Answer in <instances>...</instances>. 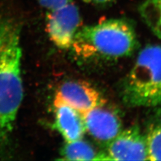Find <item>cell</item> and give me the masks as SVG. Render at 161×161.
<instances>
[{
    "label": "cell",
    "instance_id": "obj_1",
    "mask_svg": "<svg viewBox=\"0 0 161 161\" xmlns=\"http://www.w3.org/2000/svg\"><path fill=\"white\" fill-rule=\"evenodd\" d=\"M24 21L0 12V158L8 156L24 97L22 36Z\"/></svg>",
    "mask_w": 161,
    "mask_h": 161
},
{
    "label": "cell",
    "instance_id": "obj_2",
    "mask_svg": "<svg viewBox=\"0 0 161 161\" xmlns=\"http://www.w3.org/2000/svg\"><path fill=\"white\" fill-rule=\"evenodd\" d=\"M136 45L132 24L124 19H110L79 28L70 48L84 58H119L130 55Z\"/></svg>",
    "mask_w": 161,
    "mask_h": 161
},
{
    "label": "cell",
    "instance_id": "obj_3",
    "mask_svg": "<svg viewBox=\"0 0 161 161\" xmlns=\"http://www.w3.org/2000/svg\"><path fill=\"white\" fill-rule=\"evenodd\" d=\"M122 97L131 107L161 105V46L148 45L124 80Z\"/></svg>",
    "mask_w": 161,
    "mask_h": 161
},
{
    "label": "cell",
    "instance_id": "obj_4",
    "mask_svg": "<svg viewBox=\"0 0 161 161\" xmlns=\"http://www.w3.org/2000/svg\"><path fill=\"white\" fill-rule=\"evenodd\" d=\"M80 24L81 18L79 10L73 2L53 11H49L47 15L48 36L57 47L61 49L71 47Z\"/></svg>",
    "mask_w": 161,
    "mask_h": 161
},
{
    "label": "cell",
    "instance_id": "obj_5",
    "mask_svg": "<svg viewBox=\"0 0 161 161\" xmlns=\"http://www.w3.org/2000/svg\"><path fill=\"white\" fill-rule=\"evenodd\" d=\"M109 160H148L145 135L137 125L122 130L108 144Z\"/></svg>",
    "mask_w": 161,
    "mask_h": 161
},
{
    "label": "cell",
    "instance_id": "obj_6",
    "mask_svg": "<svg viewBox=\"0 0 161 161\" xmlns=\"http://www.w3.org/2000/svg\"><path fill=\"white\" fill-rule=\"evenodd\" d=\"M55 97L80 114L106 103L99 91L82 80H70L63 83L59 86Z\"/></svg>",
    "mask_w": 161,
    "mask_h": 161
},
{
    "label": "cell",
    "instance_id": "obj_7",
    "mask_svg": "<svg viewBox=\"0 0 161 161\" xmlns=\"http://www.w3.org/2000/svg\"><path fill=\"white\" fill-rule=\"evenodd\" d=\"M81 114L85 131L99 142L108 144L122 131V121L116 113L103 107Z\"/></svg>",
    "mask_w": 161,
    "mask_h": 161
},
{
    "label": "cell",
    "instance_id": "obj_8",
    "mask_svg": "<svg viewBox=\"0 0 161 161\" xmlns=\"http://www.w3.org/2000/svg\"><path fill=\"white\" fill-rule=\"evenodd\" d=\"M54 106L55 119L53 127L61 134L65 142L82 139L85 128L81 114L56 97Z\"/></svg>",
    "mask_w": 161,
    "mask_h": 161
},
{
    "label": "cell",
    "instance_id": "obj_9",
    "mask_svg": "<svg viewBox=\"0 0 161 161\" xmlns=\"http://www.w3.org/2000/svg\"><path fill=\"white\" fill-rule=\"evenodd\" d=\"M60 154L63 160H109L105 153H98L82 139L65 142Z\"/></svg>",
    "mask_w": 161,
    "mask_h": 161
},
{
    "label": "cell",
    "instance_id": "obj_10",
    "mask_svg": "<svg viewBox=\"0 0 161 161\" xmlns=\"http://www.w3.org/2000/svg\"><path fill=\"white\" fill-rule=\"evenodd\" d=\"M140 12L152 31L161 39V0H146Z\"/></svg>",
    "mask_w": 161,
    "mask_h": 161
},
{
    "label": "cell",
    "instance_id": "obj_11",
    "mask_svg": "<svg viewBox=\"0 0 161 161\" xmlns=\"http://www.w3.org/2000/svg\"><path fill=\"white\" fill-rule=\"evenodd\" d=\"M145 139L148 160H161V124L151 125Z\"/></svg>",
    "mask_w": 161,
    "mask_h": 161
},
{
    "label": "cell",
    "instance_id": "obj_12",
    "mask_svg": "<svg viewBox=\"0 0 161 161\" xmlns=\"http://www.w3.org/2000/svg\"><path fill=\"white\" fill-rule=\"evenodd\" d=\"M38 2L40 6L49 12L66 6L73 2V0H38Z\"/></svg>",
    "mask_w": 161,
    "mask_h": 161
},
{
    "label": "cell",
    "instance_id": "obj_13",
    "mask_svg": "<svg viewBox=\"0 0 161 161\" xmlns=\"http://www.w3.org/2000/svg\"><path fill=\"white\" fill-rule=\"evenodd\" d=\"M85 2L95 6H106L115 2V0H83Z\"/></svg>",
    "mask_w": 161,
    "mask_h": 161
}]
</instances>
